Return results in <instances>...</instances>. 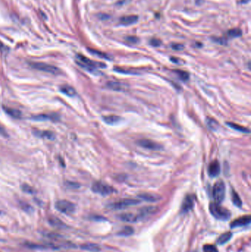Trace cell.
Listing matches in <instances>:
<instances>
[{"mask_svg": "<svg viewBox=\"0 0 251 252\" xmlns=\"http://www.w3.org/2000/svg\"><path fill=\"white\" fill-rule=\"evenodd\" d=\"M209 211L211 214L216 219L220 221H226L230 219L231 214L230 211L228 210L223 206H220V204L216 203H211L209 205Z\"/></svg>", "mask_w": 251, "mask_h": 252, "instance_id": "6da1fadb", "label": "cell"}, {"mask_svg": "<svg viewBox=\"0 0 251 252\" xmlns=\"http://www.w3.org/2000/svg\"><path fill=\"white\" fill-rule=\"evenodd\" d=\"M77 64L83 68L91 71V72L99 68H106V67L105 64L101 63V62L94 61L91 60V59L88 58V57H85L84 55H77Z\"/></svg>", "mask_w": 251, "mask_h": 252, "instance_id": "7a4b0ae2", "label": "cell"}, {"mask_svg": "<svg viewBox=\"0 0 251 252\" xmlns=\"http://www.w3.org/2000/svg\"><path fill=\"white\" fill-rule=\"evenodd\" d=\"M30 66L31 68L36 70L41 71V72H47V73L52 74V75H60L61 71L57 67L51 64L41 63V62H30Z\"/></svg>", "mask_w": 251, "mask_h": 252, "instance_id": "3957f363", "label": "cell"}, {"mask_svg": "<svg viewBox=\"0 0 251 252\" xmlns=\"http://www.w3.org/2000/svg\"><path fill=\"white\" fill-rule=\"evenodd\" d=\"M214 203L220 204L225 197V184L223 181H218L215 183L212 191Z\"/></svg>", "mask_w": 251, "mask_h": 252, "instance_id": "277c9868", "label": "cell"}, {"mask_svg": "<svg viewBox=\"0 0 251 252\" xmlns=\"http://www.w3.org/2000/svg\"><path fill=\"white\" fill-rule=\"evenodd\" d=\"M91 189L95 193L99 194V195L103 196H107L111 195V194L114 193L116 192V190L111 186L108 185V184L103 183V182H97L93 184Z\"/></svg>", "mask_w": 251, "mask_h": 252, "instance_id": "5b68a950", "label": "cell"}, {"mask_svg": "<svg viewBox=\"0 0 251 252\" xmlns=\"http://www.w3.org/2000/svg\"><path fill=\"white\" fill-rule=\"evenodd\" d=\"M55 209L63 214H71L74 212L76 206L71 201L67 200L57 201L55 204Z\"/></svg>", "mask_w": 251, "mask_h": 252, "instance_id": "8992f818", "label": "cell"}, {"mask_svg": "<svg viewBox=\"0 0 251 252\" xmlns=\"http://www.w3.org/2000/svg\"><path fill=\"white\" fill-rule=\"evenodd\" d=\"M140 203V201L136 200V199L132 198H125L120 200L116 202H113L112 204H110L108 205V207L111 209H116V210H120V209H126L129 206L137 205Z\"/></svg>", "mask_w": 251, "mask_h": 252, "instance_id": "52a82bcc", "label": "cell"}, {"mask_svg": "<svg viewBox=\"0 0 251 252\" xmlns=\"http://www.w3.org/2000/svg\"><path fill=\"white\" fill-rule=\"evenodd\" d=\"M195 197L192 195H187L184 198L181 206V212L183 213H187L194 208Z\"/></svg>", "mask_w": 251, "mask_h": 252, "instance_id": "ba28073f", "label": "cell"}, {"mask_svg": "<svg viewBox=\"0 0 251 252\" xmlns=\"http://www.w3.org/2000/svg\"><path fill=\"white\" fill-rule=\"evenodd\" d=\"M138 143L141 147L146 148V149L158 150L162 148V147L159 144L150 139H141L138 142Z\"/></svg>", "mask_w": 251, "mask_h": 252, "instance_id": "9c48e42d", "label": "cell"}, {"mask_svg": "<svg viewBox=\"0 0 251 252\" xmlns=\"http://www.w3.org/2000/svg\"><path fill=\"white\" fill-rule=\"evenodd\" d=\"M33 119L35 121H52V122H57L59 121L60 119V116L57 114L52 113V114H43L37 115V116H33Z\"/></svg>", "mask_w": 251, "mask_h": 252, "instance_id": "30bf717a", "label": "cell"}, {"mask_svg": "<svg viewBox=\"0 0 251 252\" xmlns=\"http://www.w3.org/2000/svg\"><path fill=\"white\" fill-rule=\"evenodd\" d=\"M251 218L250 215H245L240 217L230 224V227L231 228H237V227H242V226H247L250 224Z\"/></svg>", "mask_w": 251, "mask_h": 252, "instance_id": "8fae6325", "label": "cell"}, {"mask_svg": "<svg viewBox=\"0 0 251 252\" xmlns=\"http://www.w3.org/2000/svg\"><path fill=\"white\" fill-rule=\"evenodd\" d=\"M220 172V165L217 161H214L208 166V174L212 178L218 176Z\"/></svg>", "mask_w": 251, "mask_h": 252, "instance_id": "7c38bea8", "label": "cell"}, {"mask_svg": "<svg viewBox=\"0 0 251 252\" xmlns=\"http://www.w3.org/2000/svg\"><path fill=\"white\" fill-rule=\"evenodd\" d=\"M118 218L124 222L127 223H135L139 221L138 215H135V214H132V213H124L121 214L118 216Z\"/></svg>", "mask_w": 251, "mask_h": 252, "instance_id": "4fadbf2b", "label": "cell"}, {"mask_svg": "<svg viewBox=\"0 0 251 252\" xmlns=\"http://www.w3.org/2000/svg\"><path fill=\"white\" fill-rule=\"evenodd\" d=\"M138 20H139L138 16L131 15V16H123V17L120 18L119 21L122 25L128 26V25H133V24H135L137 21H138Z\"/></svg>", "mask_w": 251, "mask_h": 252, "instance_id": "5bb4252c", "label": "cell"}, {"mask_svg": "<svg viewBox=\"0 0 251 252\" xmlns=\"http://www.w3.org/2000/svg\"><path fill=\"white\" fill-rule=\"evenodd\" d=\"M35 135L38 137L46 139L49 140L55 139V135L52 131H35L34 132Z\"/></svg>", "mask_w": 251, "mask_h": 252, "instance_id": "9a60e30c", "label": "cell"}, {"mask_svg": "<svg viewBox=\"0 0 251 252\" xmlns=\"http://www.w3.org/2000/svg\"><path fill=\"white\" fill-rule=\"evenodd\" d=\"M3 110H4L5 112L7 114H8L10 116H11V117L14 118V119H20V118L21 117V116H22V114H21V112L19 110L13 109V108L3 106Z\"/></svg>", "mask_w": 251, "mask_h": 252, "instance_id": "2e32d148", "label": "cell"}, {"mask_svg": "<svg viewBox=\"0 0 251 252\" xmlns=\"http://www.w3.org/2000/svg\"><path fill=\"white\" fill-rule=\"evenodd\" d=\"M59 90L63 94H66V95L69 96V97H74L77 94L76 90L72 87V86L69 85H62L59 88Z\"/></svg>", "mask_w": 251, "mask_h": 252, "instance_id": "e0dca14e", "label": "cell"}, {"mask_svg": "<svg viewBox=\"0 0 251 252\" xmlns=\"http://www.w3.org/2000/svg\"><path fill=\"white\" fill-rule=\"evenodd\" d=\"M139 198L142 200L149 201V202H156L161 199V197L158 195L152 193H142L139 195Z\"/></svg>", "mask_w": 251, "mask_h": 252, "instance_id": "ac0fdd59", "label": "cell"}, {"mask_svg": "<svg viewBox=\"0 0 251 252\" xmlns=\"http://www.w3.org/2000/svg\"><path fill=\"white\" fill-rule=\"evenodd\" d=\"M103 121L108 125H115L117 124L121 120V117L116 115H108L103 117Z\"/></svg>", "mask_w": 251, "mask_h": 252, "instance_id": "d6986e66", "label": "cell"}, {"mask_svg": "<svg viewBox=\"0 0 251 252\" xmlns=\"http://www.w3.org/2000/svg\"><path fill=\"white\" fill-rule=\"evenodd\" d=\"M107 86L109 89H113L114 91H117V92H120V91H122L125 89V84L120 82H117V81H110L107 83Z\"/></svg>", "mask_w": 251, "mask_h": 252, "instance_id": "ffe728a7", "label": "cell"}, {"mask_svg": "<svg viewBox=\"0 0 251 252\" xmlns=\"http://www.w3.org/2000/svg\"><path fill=\"white\" fill-rule=\"evenodd\" d=\"M232 236H233V234H232L231 232H230V231L223 233V234L220 235L218 237V239L217 240V243L218 245L225 244V243H228V242L231 239Z\"/></svg>", "mask_w": 251, "mask_h": 252, "instance_id": "44dd1931", "label": "cell"}, {"mask_svg": "<svg viewBox=\"0 0 251 252\" xmlns=\"http://www.w3.org/2000/svg\"><path fill=\"white\" fill-rule=\"evenodd\" d=\"M157 210V208L155 206H148V207L143 208L142 210L140 211V215H138L139 218H144L145 216L149 215V214H152V213L155 212Z\"/></svg>", "mask_w": 251, "mask_h": 252, "instance_id": "7402d4cb", "label": "cell"}, {"mask_svg": "<svg viewBox=\"0 0 251 252\" xmlns=\"http://www.w3.org/2000/svg\"><path fill=\"white\" fill-rule=\"evenodd\" d=\"M231 200L233 204L237 207H241L242 205V201L241 200L240 197L234 190L231 191Z\"/></svg>", "mask_w": 251, "mask_h": 252, "instance_id": "603a6c76", "label": "cell"}, {"mask_svg": "<svg viewBox=\"0 0 251 252\" xmlns=\"http://www.w3.org/2000/svg\"><path fill=\"white\" fill-rule=\"evenodd\" d=\"M226 124L228 125V126L230 127V128H233V129L236 130V131H238L240 132H242V133H250V131H249L247 128H245V127H243L242 126H239V125L236 124V123H227Z\"/></svg>", "mask_w": 251, "mask_h": 252, "instance_id": "cb8c5ba5", "label": "cell"}, {"mask_svg": "<svg viewBox=\"0 0 251 252\" xmlns=\"http://www.w3.org/2000/svg\"><path fill=\"white\" fill-rule=\"evenodd\" d=\"M49 221H50V224L52 225V226H55V227H58V228L65 227V224H64V223H63L60 220H59L58 218H57L56 217H52L51 218H50Z\"/></svg>", "mask_w": 251, "mask_h": 252, "instance_id": "d4e9b609", "label": "cell"}, {"mask_svg": "<svg viewBox=\"0 0 251 252\" xmlns=\"http://www.w3.org/2000/svg\"><path fill=\"white\" fill-rule=\"evenodd\" d=\"M133 232L134 231L133 228L130 227V226H125L118 233V234L120 235V236H130Z\"/></svg>", "mask_w": 251, "mask_h": 252, "instance_id": "484cf974", "label": "cell"}, {"mask_svg": "<svg viewBox=\"0 0 251 252\" xmlns=\"http://www.w3.org/2000/svg\"><path fill=\"white\" fill-rule=\"evenodd\" d=\"M242 32L240 29L235 28V29H231L228 32V35L229 37H231V38H237V37H240L242 35Z\"/></svg>", "mask_w": 251, "mask_h": 252, "instance_id": "4316f807", "label": "cell"}, {"mask_svg": "<svg viewBox=\"0 0 251 252\" xmlns=\"http://www.w3.org/2000/svg\"><path fill=\"white\" fill-rule=\"evenodd\" d=\"M81 248L84 250H87L90 251H97L99 250V246H96L95 244H91V243H88V244H85L82 246Z\"/></svg>", "mask_w": 251, "mask_h": 252, "instance_id": "83f0119b", "label": "cell"}, {"mask_svg": "<svg viewBox=\"0 0 251 252\" xmlns=\"http://www.w3.org/2000/svg\"><path fill=\"white\" fill-rule=\"evenodd\" d=\"M175 73L177 74L178 76L180 77V79L184 81H186L189 80V75L186 72H184V71L182 70H175L174 71Z\"/></svg>", "mask_w": 251, "mask_h": 252, "instance_id": "f1b7e54d", "label": "cell"}, {"mask_svg": "<svg viewBox=\"0 0 251 252\" xmlns=\"http://www.w3.org/2000/svg\"><path fill=\"white\" fill-rule=\"evenodd\" d=\"M203 251L204 252H219L218 249L216 246L213 245H205L203 246Z\"/></svg>", "mask_w": 251, "mask_h": 252, "instance_id": "f546056e", "label": "cell"}, {"mask_svg": "<svg viewBox=\"0 0 251 252\" xmlns=\"http://www.w3.org/2000/svg\"><path fill=\"white\" fill-rule=\"evenodd\" d=\"M207 123H208V126H209V127L211 128V129L216 130L219 126L216 120H214V119H211V118H210V119H208Z\"/></svg>", "mask_w": 251, "mask_h": 252, "instance_id": "4dcf8cb0", "label": "cell"}, {"mask_svg": "<svg viewBox=\"0 0 251 252\" xmlns=\"http://www.w3.org/2000/svg\"><path fill=\"white\" fill-rule=\"evenodd\" d=\"M91 53L93 54H95V55H96L97 56L102 57V58H105V59H110L109 56H108V55H106V54L105 53H103V52H98V51H95V50H91Z\"/></svg>", "mask_w": 251, "mask_h": 252, "instance_id": "1f68e13d", "label": "cell"}, {"mask_svg": "<svg viewBox=\"0 0 251 252\" xmlns=\"http://www.w3.org/2000/svg\"><path fill=\"white\" fill-rule=\"evenodd\" d=\"M150 44L153 47H159L161 44V41L157 38H152L150 41Z\"/></svg>", "mask_w": 251, "mask_h": 252, "instance_id": "d6a6232c", "label": "cell"}, {"mask_svg": "<svg viewBox=\"0 0 251 252\" xmlns=\"http://www.w3.org/2000/svg\"><path fill=\"white\" fill-rule=\"evenodd\" d=\"M21 188H22L24 192H28V193H33V189L30 186L28 185V184H23L22 187H21Z\"/></svg>", "mask_w": 251, "mask_h": 252, "instance_id": "836d02e7", "label": "cell"}, {"mask_svg": "<svg viewBox=\"0 0 251 252\" xmlns=\"http://www.w3.org/2000/svg\"><path fill=\"white\" fill-rule=\"evenodd\" d=\"M126 40L128 41V42H130V43L131 44H136L139 42V38H136V37L135 36H128L126 38Z\"/></svg>", "mask_w": 251, "mask_h": 252, "instance_id": "e575fe53", "label": "cell"}, {"mask_svg": "<svg viewBox=\"0 0 251 252\" xmlns=\"http://www.w3.org/2000/svg\"><path fill=\"white\" fill-rule=\"evenodd\" d=\"M0 136H3V137H7L8 136V132L2 125H0Z\"/></svg>", "mask_w": 251, "mask_h": 252, "instance_id": "d590c367", "label": "cell"}, {"mask_svg": "<svg viewBox=\"0 0 251 252\" xmlns=\"http://www.w3.org/2000/svg\"><path fill=\"white\" fill-rule=\"evenodd\" d=\"M172 49L175 50H181L184 49V46L181 44H174L172 45Z\"/></svg>", "mask_w": 251, "mask_h": 252, "instance_id": "8d00e7d4", "label": "cell"}, {"mask_svg": "<svg viewBox=\"0 0 251 252\" xmlns=\"http://www.w3.org/2000/svg\"><path fill=\"white\" fill-rule=\"evenodd\" d=\"M99 18H101L102 20H106L110 18V16H108V15H106V14H99Z\"/></svg>", "mask_w": 251, "mask_h": 252, "instance_id": "74e56055", "label": "cell"}, {"mask_svg": "<svg viewBox=\"0 0 251 252\" xmlns=\"http://www.w3.org/2000/svg\"><path fill=\"white\" fill-rule=\"evenodd\" d=\"M128 2V0H121V1L117 3V5H123L124 3H125V2L127 3Z\"/></svg>", "mask_w": 251, "mask_h": 252, "instance_id": "f35d334b", "label": "cell"}, {"mask_svg": "<svg viewBox=\"0 0 251 252\" xmlns=\"http://www.w3.org/2000/svg\"><path fill=\"white\" fill-rule=\"evenodd\" d=\"M249 1H250V0H241V3H242V4H246V3L248 2Z\"/></svg>", "mask_w": 251, "mask_h": 252, "instance_id": "ab89813d", "label": "cell"}]
</instances>
